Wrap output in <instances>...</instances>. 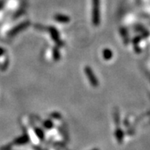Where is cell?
Instances as JSON below:
<instances>
[{"label": "cell", "instance_id": "2", "mask_svg": "<svg viewBox=\"0 0 150 150\" xmlns=\"http://www.w3.org/2000/svg\"><path fill=\"white\" fill-rule=\"evenodd\" d=\"M85 71H86L87 77L89 78L90 81H91V84L93 85V87H97V85H98V82H97V78H96L94 75H93V71H92V70L91 69V67H86Z\"/></svg>", "mask_w": 150, "mask_h": 150}, {"label": "cell", "instance_id": "4", "mask_svg": "<svg viewBox=\"0 0 150 150\" xmlns=\"http://www.w3.org/2000/svg\"><path fill=\"white\" fill-rule=\"evenodd\" d=\"M112 53L110 49H105L103 51V57L106 60H110L112 57Z\"/></svg>", "mask_w": 150, "mask_h": 150}, {"label": "cell", "instance_id": "1", "mask_svg": "<svg viewBox=\"0 0 150 150\" xmlns=\"http://www.w3.org/2000/svg\"><path fill=\"white\" fill-rule=\"evenodd\" d=\"M100 0H93V22L97 26L100 20Z\"/></svg>", "mask_w": 150, "mask_h": 150}, {"label": "cell", "instance_id": "3", "mask_svg": "<svg viewBox=\"0 0 150 150\" xmlns=\"http://www.w3.org/2000/svg\"><path fill=\"white\" fill-rule=\"evenodd\" d=\"M55 20L60 22H69V18L67 16H63V15H57L55 16Z\"/></svg>", "mask_w": 150, "mask_h": 150}]
</instances>
